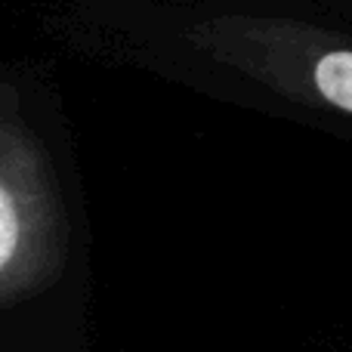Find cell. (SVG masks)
<instances>
[{
    "instance_id": "cell-1",
    "label": "cell",
    "mask_w": 352,
    "mask_h": 352,
    "mask_svg": "<svg viewBox=\"0 0 352 352\" xmlns=\"http://www.w3.org/2000/svg\"><path fill=\"white\" fill-rule=\"evenodd\" d=\"M65 226L53 179L28 136L3 130L0 158V297L6 306L41 291L62 266Z\"/></svg>"
},
{
    "instance_id": "cell-2",
    "label": "cell",
    "mask_w": 352,
    "mask_h": 352,
    "mask_svg": "<svg viewBox=\"0 0 352 352\" xmlns=\"http://www.w3.org/2000/svg\"><path fill=\"white\" fill-rule=\"evenodd\" d=\"M312 87L328 105L352 115V50H331L312 68Z\"/></svg>"
}]
</instances>
